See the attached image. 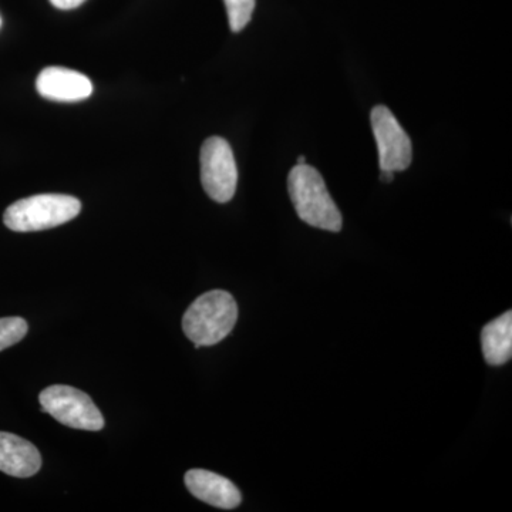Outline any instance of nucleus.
<instances>
[{"mask_svg":"<svg viewBox=\"0 0 512 512\" xmlns=\"http://www.w3.org/2000/svg\"><path fill=\"white\" fill-rule=\"evenodd\" d=\"M288 191L296 214L303 222L330 232L342 229V214L316 168L308 164L293 167L288 177Z\"/></svg>","mask_w":512,"mask_h":512,"instance_id":"obj_1","label":"nucleus"},{"mask_svg":"<svg viewBox=\"0 0 512 512\" xmlns=\"http://www.w3.org/2000/svg\"><path fill=\"white\" fill-rule=\"evenodd\" d=\"M238 319V306L227 291H210L192 302L184 313L185 336L197 348L214 346L227 338Z\"/></svg>","mask_w":512,"mask_h":512,"instance_id":"obj_2","label":"nucleus"},{"mask_svg":"<svg viewBox=\"0 0 512 512\" xmlns=\"http://www.w3.org/2000/svg\"><path fill=\"white\" fill-rule=\"evenodd\" d=\"M80 211L82 202L70 195L40 194L10 205L3 222L15 232L45 231L74 220Z\"/></svg>","mask_w":512,"mask_h":512,"instance_id":"obj_3","label":"nucleus"},{"mask_svg":"<svg viewBox=\"0 0 512 512\" xmlns=\"http://www.w3.org/2000/svg\"><path fill=\"white\" fill-rule=\"evenodd\" d=\"M39 402L43 413H49L64 426L87 431H100L104 427L103 414L90 396L72 386L47 387L40 393Z\"/></svg>","mask_w":512,"mask_h":512,"instance_id":"obj_4","label":"nucleus"},{"mask_svg":"<svg viewBox=\"0 0 512 512\" xmlns=\"http://www.w3.org/2000/svg\"><path fill=\"white\" fill-rule=\"evenodd\" d=\"M201 181L211 200L224 204L234 198L238 184L237 163L224 138L211 137L202 144Z\"/></svg>","mask_w":512,"mask_h":512,"instance_id":"obj_5","label":"nucleus"},{"mask_svg":"<svg viewBox=\"0 0 512 512\" xmlns=\"http://www.w3.org/2000/svg\"><path fill=\"white\" fill-rule=\"evenodd\" d=\"M370 120L379 148L380 170H407L413 160L412 141L392 111L380 104L372 110Z\"/></svg>","mask_w":512,"mask_h":512,"instance_id":"obj_6","label":"nucleus"},{"mask_svg":"<svg viewBox=\"0 0 512 512\" xmlns=\"http://www.w3.org/2000/svg\"><path fill=\"white\" fill-rule=\"evenodd\" d=\"M36 89L47 100L76 103L92 96L93 83L76 70L46 67L37 77Z\"/></svg>","mask_w":512,"mask_h":512,"instance_id":"obj_7","label":"nucleus"},{"mask_svg":"<svg viewBox=\"0 0 512 512\" xmlns=\"http://www.w3.org/2000/svg\"><path fill=\"white\" fill-rule=\"evenodd\" d=\"M188 491L198 500L221 510H234L242 501L237 485L220 474L207 470H190L184 477Z\"/></svg>","mask_w":512,"mask_h":512,"instance_id":"obj_8","label":"nucleus"},{"mask_svg":"<svg viewBox=\"0 0 512 512\" xmlns=\"http://www.w3.org/2000/svg\"><path fill=\"white\" fill-rule=\"evenodd\" d=\"M42 468V456L30 441L0 431V471L8 476L28 478Z\"/></svg>","mask_w":512,"mask_h":512,"instance_id":"obj_9","label":"nucleus"},{"mask_svg":"<svg viewBox=\"0 0 512 512\" xmlns=\"http://www.w3.org/2000/svg\"><path fill=\"white\" fill-rule=\"evenodd\" d=\"M481 346L485 362L501 366L510 362L512 356V312H505L500 318L484 326L481 332Z\"/></svg>","mask_w":512,"mask_h":512,"instance_id":"obj_10","label":"nucleus"},{"mask_svg":"<svg viewBox=\"0 0 512 512\" xmlns=\"http://www.w3.org/2000/svg\"><path fill=\"white\" fill-rule=\"evenodd\" d=\"M224 2L232 32H241L242 29L247 28L255 10L256 0H224Z\"/></svg>","mask_w":512,"mask_h":512,"instance_id":"obj_11","label":"nucleus"},{"mask_svg":"<svg viewBox=\"0 0 512 512\" xmlns=\"http://www.w3.org/2000/svg\"><path fill=\"white\" fill-rule=\"evenodd\" d=\"M28 330V322L19 316L0 319V352L19 343L25 338Z\"/></svg>","mask_w":512,"mask_h":512,"instance_id":"obj_12","label":"nucleus"},{"mask_svg":"<svg viewBox=\"0 0 512 512\" xmlns=\"http://www.w3.org/2000/svg\"><path fill=\"white\" fill-rule=\"evenodd\" d=\"M84 2H86V0H50V3H52L55 8L62 10L79 8Z\"/></svg>","mask_w":512,"mask_h":512,"instance_id":"obj_13","label":"nucleus"},{"mask_svg":"<svg viewBox=\"0 0 512 512\" xmlns=\"http://www.w3.org/2000/svg\"><path fill=\"white\" fill-rule=\"evenodd\" d=\"M393 178H394L393 171L382 170V175H380V180H382L383 183H392Z\"/></svg>","mask_w":512,"mask_h":512,"instance_id":"obj_14","label":"nucleus"},{"mask_svg":"<svg viewBox=\"0 0 512 512\" xmlns=\"http://www.w3.org/2000/svg\"><path fill=\"white\" fill-rule=\"evenodd\" d=\"M298 164H306V157L305 156H299L298 157Z\"/></svg>","mask_w":512,"mask_h":512,"instance_id":"obj_15","label":"nucleus"},{"mask_svg":"<svg viewBox=\"0 0 512 512\" xmlns=\"http://www.w3.org/2000/svg\"><path fill=\"white\" fill-rule=\"evenodd\" d=\"M0 25H2V20H0Z\"/></svg>","mask_w":512,"mask_h":512,"instance_id":"obj_16","label":"nucleus"}]
</instances>
